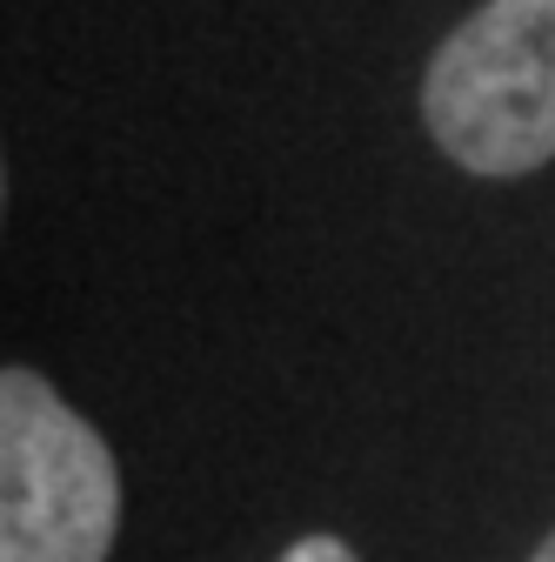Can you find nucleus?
I'll list each match as a JSON object with an SVG mask.
<instances>
[{
  "mask_svg": "<svg viewBox=\"0 0 555 562\" xmlns=\"http://www.w3.org/2000/svg\"><path fill=\"white\" fill-rule=\"evenodd\" d=\"M529 562H555V529H548V536L535 542V555H529Z\"/></svg>",
  "mask_w": 555,
  "mask_h": 562,
  "instance_id": "4",
  "label": "nucleus"
},
{
  "mask_svg": "<svg viewBox=\"0 0 555 562\" xmlns=\"http://www.w3.org/2000/svg\"><path fill=\"white\" fill-rule=\"evenodd\" d=\"M121 536V462L60 389L0 369V562H107Z\"/></svg>",
  "mask_w": 555,
  "mask_h": 562,
  "instance_id": "2",
  "label": "nucleus"
},
{
  "mask_svg": "<svg viewBox=\"0 0 555 562\" xmlns=\"http://www.w3.org/2000/svg\"><path fill=\"white\" fill-rule=\"evenodd\" d=\"M282 562H362V555H355L349 542H341V536H302Z\"/></svg>",
  "mask_w": 555,
  "mask_h": 562,
  "instance_id": "3",
  "label": "nucleus"
},
{
  "mask_svg": "<svg viewBox=\"0 0 555 562\" xmlns=\"http://www.w3.org/2000/svg\"><path fill=\"white\" fill-rule=\"evenodd\" d=\"M429 140L468 175H535L555 161V0H482L429 54Z\"/></svg>",
  "mask_w": 555,
  "mask_h": 562,
  "instance_id": "1",
  "label": "nucleus"
}]
</instances>
